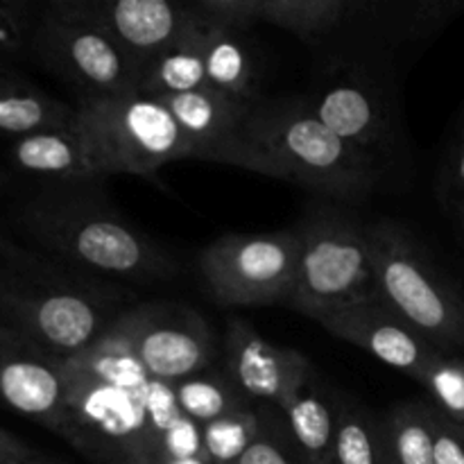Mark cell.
Masks as SVG:
<instances>
[{"label":"cell","instance_id":"19","mask_svg":"<svg viewBox=\"0 0 464 464\" xmlns=\"http://www.w3.org/2000/svg\"><path fill=\"white\" fill-rule=\"evenodd\" d=\"M204 68H207V86L213 93L247 104L261 100L256 54L249 41V32L218 25L207 18Z\"/></svg>","mask_w":464,"mask_h":464},{"label":"cell","instance_id":"13","mask_svg":"<svg viewBox=\"0 0 464 464\" xmlns=\"http://www.w3.org/2000/svg\"><path fill=\"white\" fill-rule=\"evenodd\" d=\"M68 381L62 358L0 324V403L50 433H62Z\"/></svg>","mask_w":464,"mask_h":464},{"label":"cell","instance_id":"29","mask_svg":"<svg viewBox=\"0 0 464 464\" xmlns=\"http://www.w3.org/2000/svg\"><path fill=\"white\" fill-rule=\"evenodd\" d=\"M420 385L435 408L464 426V353H442L424 372Z\"/></svg>","mask_w":464,"mask_h":464},{"label":"cell","instance_id":"5","mask_svg":"<svg viewBox=\"0 0 464 464\" xmlns=\"http://www.w3.org/2000/svg\"><path fill=\"white\" fill-rule=\"evenodd\" d=\"M77 125L100 179L136 175L154 179L161 168L193 159L186 136L159 98L140 91L77 100Z\"/></svg>","mask_w":464,"mask_h":464},{"label":"cell","instance_id":"21","mask_svg":"<svg viewBox=\"0 0 464 464\" xmlns=\"http://www.w3.org/2000/svg\"><path fill=\"white\" fill-rule=\"evenodd\" d=\"M77 121V109L53 98L0 63V134L18 136L34 134L53 127H66Z\"/></svg>","mask_w":464,"mask_h":464},{"label":"cell","instance_id":"4","mask_svg":"<svg viewBox=\"0 0 464 464\" xmlns=\"http://www.w3.org/2000/svg\"><path fill=\"white\" fill-rule=\"evenodd\" d=\"M376 295L444 353H464V297L420 240L394 220L367 225Z\"/></svg>","mask_w":464,"mask_h":464},{"label":"cell","instance_id":"6","mask_svg":"<svg viewBox=\"0 0 464 464\" xmlns=\"http://www.w3.org/2000/svg\"><path fill=\"white\" fill-rule=\"evenodd\" d=\"M302 238L297 281L285 306L311 320L338 313L376 295L367 225L331 202L308 208L297 227Z\"/></svg>","mask_w":464,"mask_h":464},{"label":"cell","instance_id":"3","mask_svg":"<svg viewBox=\"0 0 464 464\" xmlns=\"http://www.w3.org/2000/svg\"><path fill=\"white\" fill-rule=\"evenodd\" d=\"M245 143L266 159L267 177L343 202L370 198L383 175V166L331 131L304 95L254 102Z\"/></svg>","mask_w":464,"mask_h":464},{"label":"cell","instance_id":"25","mask_svg":"<svg viewBox=\"0 0 464 464\" xmlns=\"http://www.w3.org/2000/svg\"><path fill=\"white\" fill-rule=\"evenodd\" d=\"M334 464H388L383 417L347 394H334Z\"/></svg>","mask_w":464,"mask_h":464},{"label":"cell","instance_id":"12","mask_svg":"<svg viewBox=\"0 0 464 464\" xmlns=\"http://www.w3.org/2000/svg\"><path fill=\"white\" fill-rule=\"evenodd\" d=\"M220 362L252 403L284 411L313 367L297 349L276 347L243 317L229 320L220 344Z\"/></svg>","mask_w":464,"mask_h":464},{"label":"cell","instance_id":"20","mask_svg":"<svg viewBox=\"0 0 464 464\" xmlns=\"http://www.w3.org/2000/svg\"><path fill=\"white\" fill-rule=\"evenodd\" d=\"M284 420L293 447L304 464H334L335 406L315 372L284 408Z\"/></svg>","mask_w":464,"mask_h":464},{"label":"cell","instance_id":"31","mask_svg":"<svg viewBox=\"0 0 464 464\" xmlns=\"http://www.w3.org/2000/svg\"><path fill=\"white\" fill-rule=\"evenodd\" d=\"M438 198L444 211L456 220L464 218V107L451 140L444 150L438 172Z\"/></svg>","mask_w":464,"mask_h":464},{"label":"cell","instance_id":"2","mask_svg":"<svg viewBox=\"0 0 464 464\" xmlns=\"http://www.w3.org/2000/svg\"><path fill=\"white\" fill-rule=\"evenodd\" d=\"M127 297L111 281L25 249L0 266V324L62 361L91 347L125 311Z\"/></svg>","mask_w":464,"mask_h":464},{"label":"cell","instance_id":"39","mask_svg":"<svg viewBox=\"0 0 464 464\" xmlns=\"http://www.w3.org/2000/svg\"><path fill=\"white\" fill-rule=\"evenodd\" d=\"M458 222H460V227H462V231H464V218H462V220H458Z\"/></svg>","mask_w":464,"mask_h":464},{"label":"cell","instance_id":"35","mask_svg":"<svg viewBox=\"0 0 464 464\" xmlns=\"http://www.w3.org/2000/svg\"><path fill=\"white\" fill-rule=\"evenodd\" d=\"M139 464H211L207 456H195V458H145Z\"/></svg>","mask_w":464,"mask_h":464},{"label":"cell","instance_id":"1","mask_svg":"<svg viewBox=\"0 0 464 464\" xmlns=\"http://www.w3.org/2000/svg\"><path fill=\"white\" fill-rule=\"evenodd\" d=\"M102 181L44 186L18 220L45 252L86 275L136 284L175 279L181 272L175 256L111 207Z\"/></svg>","mask_w":464,"mask_h":464},{"label":"cell","instance_id":"15","mask_svg":"<svg viewBox=\"0 0 464 464\" xmlns=\"http://www.w3.org/2000/svg\"><path fill=\"white\" fill-rule=\"evenodd\" d=\"M335 338L365 349L385 365L403 372L420 383L424 372L442 356L424 334L408 324L379 295L352 304L317 322Z\"/></svg>","mask_w":464,"mask_h":464},{"label":"cell","instance_id":"7","mask_svg":"<svg viewBox=\"0 0 464 464\" xmlns=\"http://www.w3.org/2000/svg\"><path fill=\"white\" fill-rule=\"evenodd\" d=\"M32 57L71 84L77 100L139 91L134 71L89 12L86 0H53L39 9Z\"/></svg>","mask_w":464,"mask_h":464},{"label":"cell","instance_id":"27","mask_svg":"<svg viewBox=\"0 0 464 464\" xmlns=\"http://www.w3.org/2000/svg\"><path fill=\"white\" fill-rule=\"evenodd\" d=\"M179 411L199 426H207L238 408L249 406V399L240 392L222 365H211L198 374L172 385Z\"/></svg>","mask_w":464,"mask_h":464},{"label":"cell","instance_id":"30","mask_svg":"<svg viewBox=\"0 0 464 464\" xmlns=\"http://www.w3.org/2000/svg\"><path fill=\"white\" fill-rule=\"evenodd\" d=\"M261 433L236 464H304L288 435L284 412L261 403Z\"/></svg>","mask_w":464,"mask_h":464},{"label":"cell","instance_id":"10","mask_svg":"<svg viewBox=\"0 0 464 464\" xmlns=\"http://www.w3.org/2000/svg\"><path fill=\"white\" fill-rule=\"evenodd\" d=\"M308 107L331 131L383 166L399 148L397 109L379 72L358 62H331L308 95Z\"/></svg>","mask_w":464,"mask_h":464},{"label":"cell","instance_id":"9","mask_svg":"<svg viewBox=\"0 0 464 464\" xmlns=\"http://www.w3.org/2000/svg\"><path fill=\"white\" fill-rule=\"evenodd\" d=\"M68 394L59 438L95 464H136L154 440L148 385L136 390L100 383L66 370Z\"/></svg>","mask_w":464,"mask_h":464},{"label":"cell","instance_id":"14","mask_svg":"<svg viewBox=\"0 0 464 464\" xmlns=\"http://www.w3.org/2000/svg\"><path fill=\"white\" fill-rule=\"evenodd\" d=\"M186 136L195 161L225 163L267 177V163L245 143V122L252 104L236 102L213 91L163 98Z\"/></svg>","mask_w":464,"mask_h":464},{"label":"cell","instance_id":"18","mask_svg":"<svg viewBox=\"0 0 464 464\" xmlns=\"http://www.w3.org/2000/svg\"><path fill=\"white\" fill-rule=\"evenodd\" d=\"M14 170L44 181V186H72L100 179L89 161L77 121L12 139L7 150Z\"/></svg>","mask_w":464,"mask_h":464},{"label":"cell","instance_id":"34","mask_svg":"<svg viewBox=\"0 0 464 464\" xmlns=\"http://www.w3.org/2000/svg\"><path fill=\"white\" fill-rule=\"evenodd\" d=\"M30 453L32 449L23 440H18L9 430L0 429V464H18L25 460Z\"/></svg>","mask_w":464,"mask_h":464},{"label":"cell","instance_id":"26","mask_svg":"<svg viewBox=\"0 0 464 464\" xmlns=\"http://www.w3.org/2000/svg\"><path fill=\"white\" fill-rule=\"evenodd\" d=\"M66 370L75 374L89 376V379L100 381V383L116 385V388L136 390L148 385L150 374L140 365L139 356L131 352L130 344L125 343L116 329L109 326L91 347L80 352L77 356L63 361Z\"/></svg>","mask_w":464,"mask_h":464},{"label":"cell","instance_id":"28","mask_svg":"<svg viewBox=\"0 0 464 464\" xmlns=\"http://www.w3.org/2000/svg\"><path fill=\"white\" fill-rule=\"evenodd\" d=\"M261 403L238 408L202 426L204 456L211 464H236L261 433Z\"/></svg>","mask_w":464,"mask_h":464},{"label":"cell","instance_id":"23","mask_svg":"<svg viewBox=\"0 0 464 464\" xmlns=\"http://www.w3.org/2000/svg\"><path fill=\"white\" fill-rule=\"evenodd\" d=\"M349 7L352 0H258V23L281 27L320 50L338 39Z\"/></svg>","mask_w":464,"mask_h":464},{"label":"cell","instance_id":"17","mask_svg":"<svg viewBox=\"0 0 464 464\" xmlns=\"http://www.w3.org/2000/svg\"><path fill=\"white\" fill-rule=\"evenodd\" d=\"M464 0H352L343 39L367 50H401L435 39L458 14Z\"/></svg>","mask_w":464,"mask_h":464},{"label":"cell","instance_id":"32","mask_svg":"<svg viewBox=\"0 0 464 464\" xmlns=\"http://www.w3.org/2000/svg\"><path fill=\"white\" fill-rule=\"evenodd\" d=\"M39 9L27 3H0V57L14 59L32 54Z\"/></svg>","mask_w":464,"mask_h":464},{"label":"cell","instance_id":"36","mask_svg":"<svg viewBox=\"0 0 464 464\" xmlns=\"http://www.w3.org/2000/svg\"><path fill=\"white\" fill-rule=\"evenodd\" d=\"M23 249L18 247V245H14L12 240L7 238V236L3 234V231H0V258H14V256H18V254H21Z\"/></svg>","mask_w":464,"mask_h":464},{"label":"cell","instance_id":"38","mask_svg":"<svg viewBox=\"0 0 464 464\" xmlns=\"http://www.w3.org/2000/svg\"><path fill=\"white\" fill-rule=\"evenodd\" d=\"M5 181H7V177H5V170L0 168V186H5Z\"/></svg>","mask_w":464,"mask_h":464},{"label":"cell","instance_id":"8","mask_svg":"<svg viewBox=\"0 0 464 464\" xmlns=\"http://www.w3.org/2000/svg\"><path fill=\"white\" fill-rule=\"evenodd\" d=\"M299 254L297 229L225 234L198 254V267L218 306H285L297 281Z\"/></svg>","mask_w":464,"mask_h":464},{"label":"cell","instance_id":"37","mask_svg":"<svg viewBox=\"0 0 464 464\" xmlns=\"http://www.w3.org/2000/svg\"><path fill=\"white\" fill-rule=\"evenodd\" d=\"M18 464H66V462L57 460V458H48V456H44V453H36V451H32L30 456L25 458V460H23V462H18Z\"/></svg>","mask_w":464,"mask_h":464},{"label":"cell","instance_id":"11","mask_svg":"<svg viewBox=\"0 0 464 464\" xmlns=\"http://www.w3.org/2000/svg\"><path fill=\"white\" fill-rule=\"evenodd\" d=\"M111 329L125 338L150 379L175 385L220 358L213 326L188 304L145 302L130 306L113 320Z\"/></svg>","mask_w":464,"mask_h":464},{"label":"cell","instance_id":"33","mask_svg":"<svg viewBox=\"0 0 464 464\" xmlns=\"http://www.w3.org/2000/svg\"><path fill=\"white\" fill-rule=\"evenodd\" d=\"M435 464H464V426L440 408L433 411Z\"/></svg>","mask_w":464,"mask_h":464},{"label":"cell","instance_id":"24","mask_svg":"<svg viewBox=\"0 0 464 464\" xmlns=\"http://www.w3.org/2000/svg\"><path fill=\"white\" fill-rule=\"evenodd\" d=\"M433 411L430 399H408L381 415L388 464H435Z\"/></svg>","mask_w":464,"mask_h":464},{"label":"cell","instance_id":"22","mask_svg":"<svg viewBox=\"0 0 464 464\" xmlns=\"http://www.w3.org/2000/svg\"><path fill=\"white\" fill-rule=\"evenodd\" d=\"M204 45H207V18L195 9L193 25L143 72L139 84L140 93L163 100L172 95L195 93V91H208Z\"/></svg>","mask_w":464,"mask_h":464},{"label":"cell","instance_id":"16","mask_svg":"<svg viewBox=\"0 0 464 464\" xmlns=\"http://www.w3.org/2000/svg\"><path fill=\"white\" fill-rule=\"evenodd\" d=\"M140 84L143 72L193 25V3L175 0H86Z\"/></svg>","mask_w":464,"mask_h":464}]
</instances>
